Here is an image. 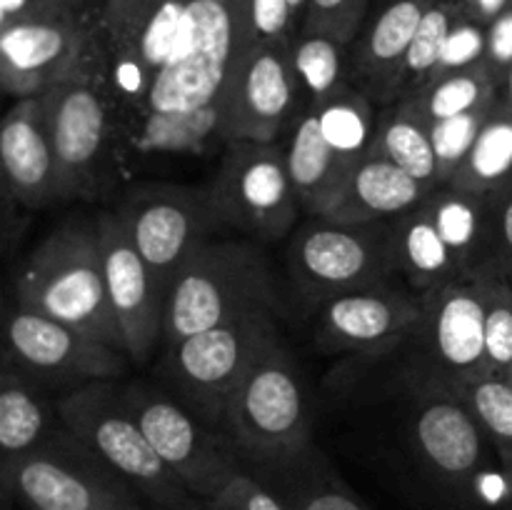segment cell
<instances>
[{
    "instance_id": "8fae6325",
    "label": "cell",
    "mask_w": 512,
    "mask_h": 510,
    "mask_svg": "<svg viewBox=\"0 0 512 510\" xmlns=\"http://www.w3.org/2000/svg\"><path fill=\"white\" fill-rule=\"evenodd\" d=\"M225 158L208 185L223 225L260 240H280L300 215L288 158L280 143H225Z\"/></svg>"
},
{
    "instance_id": "5bb4252c",
    "label": "cell",
    "mask_w": 512,
    "mask_h": 510,
    "mask_svg": "<svg viewBox=\"0 0 512 510\" xmlns=\"http://www.w3.org/2000/svg\"><path fill=\"white\" fill-rule=\"evenodd\" d=\"M485 273H465L420 295L423 318L415 338L423 345L428 375L423 383L460 388L485 375Z\"/></svg>"
},
{
    "instance_id": "ba28073f",
    "label": "cell",
    "mask_w": 512,
    "mask_h": 510,
    "mask_svg": "<svg viewBox=\"0 0 512 510\" xmlns=\"http://www.w3.org/2000/svg\"><path fill=\"white\" fill-rule=\"evenodd\" d=\"M290 273L315 303L383 285L395 273L390 220L335 223L310 215L290 245Z\"/></svg>"
},
{
    "instance_id": "f1b7e54d",
    "label": "cell",
    "mask_w": 512,
    "mask_h": 510,
    "mask_svg": "<svg viewBox=\"0 0 512 510\" xmlns=\"http://www.w3.org/2000/svg\"><path fill=\"white\" fill-rule=\"evenodd\" d=\"M253 475L268 483L290 510H370L313 448L280 468Z\"/></svg>"
},
{
    "instance_id": "6da1fadb",
    "label": "cell",
    "mask_w": 512,
    "mask_h": 510,
    "mask_svg": "<svg viewBox=\"0 0 512 510\" xmlns=\"http://www.w3.org/2000/svg\"><path fill=\"white\" fill-rule=\"evenodd\" d=\"M58 160L60 200L98 198L118 183L125 143L123 110L110 88L100 28L68 70L45 90Z\"/></svg>"
},
{
    "instance_id": "816d5d0a",
    "label": "cell",
    "mask_w": 512,
    "mask_h": 510,
    "mask_svg": "<svg viewBox=\"0 0 512 510\" xmlns=\"http://www.w3.org/2000/svg\"><path fill=\"white\" fill-rule=\"evenodd\" d=\"M505 510H512V500H510V503H508V508H505Z\"/></svg>"
},
{
    "instance_id": "4fadbf2b",
    "label": "cell",
    "mask_w": 512,
    "mask_h": 510,
    "mask_svg": "<svg viewBox=\"0 0 512 510\" xmlns=\"http://www.w3.org/2000/svg\"><path fill=\"white\" fill-rule=\"evenodd\" d=\"M303 98L290 43H250L225 88L223 140L275 143L305 113Z\"/></svg>"
},
{
    "instance_id": "f35d334b",
    "label": "cell",
    "mask_w": 512,
    "mask_h": 510,
    "mask_svg": "<svg viewBox=\"0 0 512 510\" xmlns=\"http://www.w3.org/2000/svg\"><path fill=\"white\" fill-rule=\"evenodd\" d=\"M485 60H488V28L463 13L458 23L453 25V30H450L448 40H445L443 58H440V68L435 78L445 73H455V70L473 68V65L485 63Z\"/></svg>"
},
{
    "instance_id": "8d00e7d4",
    "label": "cell",
    "mask_w": 512,
    "mask_h": 510,
    "mask_svg": "<svg viewBox=\"0 0 512 510\" xmlns=\"http://www.w3.org/2000/svg\"><path fill=\"white\" fill-rule=\"evenodd\" d=\"M512 368V283L488 268L485 273V375Z\"/></svg>"
},
{
    "instance_id": "f5cc1de1",
    "label": "cell",
    "mask_w": 512,
    "mask_h": 510,
    "mask_svg": "<svg viewBox=\"0 0 512 510\" xmlns=\"http://www.w3.org/2000/svg\"><path fill=\"white\" fill-rule=\"evenodd\" d=\"M508 378H510V380H512V368H510V373H508Z\"/></svg>"
},
{
    "instance_id": "603a6c76",
    "label": "cell",
    "mask_w": 512,
    "mask_h": 510,
    "mask_svg": "<svg viewBox=\"0 0 512 510\" xmlns=\"http://www.w3.org/2000/svg\"><path fill=\"white\" fill-rule=\"evenodd\" d=\"M430 185L400 170L390 160L370 153L360 158L350 170L343 190L323 218L335 223H373L393 220L408 210L418 208L430 195Z\"/></svg>"
},
{
    "instance_id": "9a60e30c",
    "label": "cell",
    "mask_w": 512,
    "mask_h": 510,
    "mask_svg": "<svg viewBox=\"0 0 512 510\" xmlns=\"http://www.w3.org/2000/svg\"><path fill=\"white\" fill-rule=\"evenodd\" d=\"M125 403L153 448L198 500H210L243 470L230 440L205 430L185 408L150 390L130 388Z\"/></svg>"
},
{
    "instance_id": "f6af8a7d",
    "label": "cell",
    "mask_w": 512,
    "mask_h": 510,
    "mask_svg": "<svg viewBox=\"0 0 512 510\" xmlns=\"http://www.w3.org/2000/svg\"><path fill=\"white\" fill-rule=\"evenodd\" d=\"M463 3L465 15H470L473 20H478L480 25L488 28L500 13L512 3V0H460Z\"/></svg>"
},
{
    "instance_id": "4316f807",
    "label": "cell",
    "mask_w": 512,
    "mask_h": 510,
    "mask_svg": "<svg viewBox=\"0 0 512 510\" xmlns=\"http://www.w3.org/2000/svg\"><path fill=\"white\" fill-rule=\"evenodd\" d=\"M223 100L190 113H143L125 123V140L140 153H205L223 140Z\"/></svg>"
},
{
    "instance_id": "f546056e",
    "label": "cell",
    "mask_w": 512,
    "mask_h": 510,
    "mask_svg": "<svg viewBox=\"0 0 512 510\" xmlns=\"http://www.w3.org/2000/svg\"><path fill=\"white\" fill-rule=\"evenodd\" d=\"M50 410L38 390L30 385L20 368L5 358L3 383H0V450L3 463L20 458L33 450L53 430Z\"/></svg>"
},
{
    "instance_id": "5b68a950",
    "label": "cell",
    "mask_w": 512,
    "mask_h": 510,
    "mask_svg": "<svg viewBox=\"0 0 512 510\" xmlns=\"http://www.w3.org/2000/svg\"><path fill=\"white\" fill-rule=\"evenodd\" d=\"M248 45V0H190L178 43L143 113H190L223 100Z\"/></svg>"
},
{
    "instance_id": "8992f818",
    "label": "cell",
    "mask_w": 512,
    "mask_h": 510,
    "mask_svg": "<svg viewBox=\"0 0 512 510\" xmlns=\"http://www.w3.org/2000/svg\"><path fill=\"white\" fill-rule=\"evenodd\" d=\"M60 423L83 440L113 473L160 510H190L200 503L165 465L140 428L123 393L90 383L55 405Z\"/></svg>"
},
{
    "instance_id": "d590c367",
    "label": "cell",
    "mask_w": 512,
    "mask_h": 510,
    "mask_svg": "<svg viewBox=\"0 0 512 510\" xmlns=\"http://www.w3.org/2000/svg\"><path fill=\"white\" fill-rule=\"evenodd\" d=\"M453 390H458L473 408L498 453L500 465L512 475V380L505 375H480Z\"/></svg>"
},
{
    "instance_id": "d6a6232c",
    "label": "cell",
    "mask_w": 512,
    "mask_h": 510,
    "mask_svg": "<svg viewBox=\"0 0 512 510\" xmlns=\"http://www.w3.org/2000/svg\"><path fill=\"white\" fill-rule=\"evenodd\" d=\"M463 13L460 0H435L430 5L413 43H410L398 80H395L393 105L405 98H415L433 83L440 68V58H443L445 40Z\"/></svg>"
},
{
    "instance_id": "7402d4cb",
    "label": "cell",
    "mask_w": 512,
    "mask_h": 510,
    "mask_svg": "<svg viewBox=\"0 0 512 510\" xmlns=\"http://www.w3.org/2000/svg\"><path fill=\"white\" fill-rule=\"evenodd\" d=\"M435 0H385L368 28L350 45V78L373 103L393 105L398 80L410 43Z\"/></svg>"
},
{
    "instance_id": "3957f363",
    "label": "cell",
    "mask_w": 512,
    "mask_h": 510,
    "mask_svg": "<svg viewBox=\"0 0 512 510\" xmlns=\"http://www.w3.org/2000/svg\"><path fill=\"white\" fill-rule=\"evenodd\" d=\"M278 288L273 270L250 240H208L188 260L165 305V340L198 335L248 315L275 313Z\"/></svg>"
},
{
    "instance_id": "9c48e42d",
    "label": "cell",
    "mask_w": 512,
    "mask_h": 510,
    "mask_svg": "<svg viewBox=\"0 0 512 510\" xmlns=\"http://www.w3.org/2000/svg\"><path fill=\"white\" fill-rule=\"evenodd\" d=\"M190 0H123L105 8L100 25L105 70L123 110V123L140 115L155 78L178 43Z\"/></svg>"
},
{
    "instance_id": "681fc988",
    "label": "cell",
    "mask_w": 512,
    "mask_h": 510,
    "mask_svg": "<svg viewBox=\"0 0 512 510\" xmlns=\"http://www.w3.org/2000/svg\"><path fill=\"white\" fill-rule=\"evenodd\" d=\"M123 3V0H105V8H113V5Z\"/></svg>"
},
{
    "instance_id": "7bdbcfd3",
    "label": "cell",
    "mask_w": 512,
    "mask_h": 510,
    "mask_svg": "<svg viewBox=\"0 0 512 510\" xmlns=\"http://www.w3.org/2000/svg\"><path fill=\"white\" fill-rule=\"evenodd\" d=\"M298 33L333 35L340 43L353 45L360 25L353 20L350 0H308Z\"/></svg>"
},
{
    "instance_id": "bcb514c9",
    "label": "cell",
    "mask_w": 512,
    "mask_h": 510,
    "mask_svg": "<svg viewBox=\"0 0 512 510\" xmlns=\"http://www.w3.org/2000/svg\"><path fill=\"white\" fill-rule=\"evenodd\" d=\"M373 5V0H350V10H353V20L363 28L365 18H368V10Z\"/></svg>"
},
{
    "instance_id": "484cf974",
    "label": "cell",
    "mask_w": 512,
    "mask_h": 510,
    "mask_svg": "<svg viewBox=\"0 0 512 510\" xmlns=\"http://www.w3.org/2000/svg\"><path fill=\"white\" fill-rule=\"evenodd\" d=\"M390 228H393L395 270L408 278L418 295L433 293L465 275L463 265L440 238L423 203L390 220Z\"/></svg>"
},
{
    "instance_id": "cb8c5ba5",
    "label": "cell",
    "mask_w": 512,
    "mask_h": 510,
    "mask_svg": "<svg viewBox=\"0 0 512 510\" xmlns=\"http://www.w3.org/2000/svg\"><path fill=\"white\" fill-rule=\"evenodd\" d=\"M425 213L430 215L465 273H480L493 268V200L490 193L458 188V185H438L423 200Z\"/></svg>"
},
{
    "instance_id": "e575fe53",
    "label": "cell",
    "mask_w": 512,
    "mask_h": 510,
    "mask_svg": "<svg viewBox=\"0 0 512 510\" xmlns=\"http://www.w3.org/2000/svg\"><path fill=\"white\" fill-rule=\"evenodd\" d=\"M290 55H293V68L308 100V108L323 103L348 83L350 45L340 43L333 35L295 33L290 40Z\"/></svg>"
},
{
    "instance_id": "e0dca14e",
    "label": "cell",
    "mask_w": 512,
    "mask_h": 510,
    "mask_svg": "<svg viewBox=\"0 0 512 510\" xmlns=\"http://www.w3.org/2000/svg\"><path fill=\"white\" fill-rule=\"evenodd\" d=\"M5 340L10 363L60 380H115L128 358L123 350L20 303L8 310Z\"/></svg>"
},
{
    "instance_id": "30bf717a",
    "label": "cell",
    "mask_w": 512,
    "mask_h": 510,
    "mask_svg": "<svg viewBox=\"0 0 512 510\" xmlns=\"http://www.w3.org/2000/svg\"><path fill=\"white\" fill-rule=\"evenodd\" d=\"M115 213L128 228L165 300L180 270L223 225L210 190L185 185L135 188Z\"/></svg>"
},
{
    "instance_id": "7dc6e473",
    "label": "cell",
    "mask_w": 512,
    "mask_h": 510,
    "mask_svg": "<svg viewBox=\"0 0 512 510\" xmlns=\"http://www.w3.org/2000/svg\"><path fill=\"white\" fill-rule=\"evenodd\" d=\"M305 5H308V0H290V10H293V18H295V30H300V25H303Z\"/></svg>"
},
{
    "instance_id": "74e56055",
    "label": "cell",
    "mask_w": 512,
    "mask_h": 510,
    "mask_svg": "<svg viewBox=\"0 0 512 510\" xmlns=\"http://www.w3.org/2000/svg\"><path fill=\"white\" fill-rule=\"evenodd\" d=\"M495 100L490 105H483V108L470 110V113L453 115V118L430 123V138H433L435 158H438L440 185L448 183L455 175V170L465 163V158L473 150L475 140H478L480 130H483L485 120H488L490 110H493Z\"/></svg>"
},
{
    "instance_id": "b9f144b4",
    "label": "cell",
    "mask_w": 512,
    "mask_h": 510,
    "mask_svg": "<svg viewBox=\"0 0 512 510\" xmlns=\"http://www.w3.org/2000/svg\"><path fill=\"white\" fill-rule=\"evenodd\" d=\"M250 43H290L295 30L290 0H248Z\"/></svg>"
},
{
    "instance_id": "60d3db41",
    "label": "cell",
    "mask_w": 512,
    "mask_h": 510,
    "mask_svg": "<svg viewBox=\"0 0 512 510\" xmlns=\"http://www.w3.org/2000/svg\"><path fill=\"white\" fill-rule=\"evenodd\" d=\"M105 0H0V28L20 20L103 15Z\"/></svg>"
},
{
    "instance_id": "f907efd6",
    "label": "cell",
    "mask_w": 512,
    "mask_h": 510,
    "mask_svg": "<svg viewBox=\"0 0 512 510\" xmlns=\"http://www.w3.org/2000/svg\"><path fill=\"white\" fill-rule=\"evenodd\" d=\"M190 510H208V505H205V503H203V500H200V503H198V505H195V508H190Z\"/></svg>"
},
{
    "instance_id": "52a82bcc",
    "label": "cell",
    "mask_w": 512,
    "mask_h": 510,
    "mask_svg": "<svg viewBox=\"0 0 512 510\" xmlns=\"http://www.w3.org/2000/svg\"><path fill=\"white\" fill-rule=\"evenodd\" d=\"M3 488L28 510H143L138 493L63 423L3 463Z\"/></svg>"
},
{
    "instance_id": "7a4b0ae2",
    "label": "cell",
    "mask_w": 512,
    "mask_h": 510,
    "mask_svg": "<svg viewBox=\"0 0 512 510\" xmlns=\"http://www.w3.org/2000/svg\"><path fill=\"white\" fill-rule=\"evenodd\" d=\"M15 300L125 353L105 288L95 218L68 220L28 255L15 275Z\"/></svg>"
},
{
    "instance_id": "2e32d148",
    "label": "cell",
    "mask_w": 512,
    "mask_h": 510,
    "mask_svg": "<svg viewBox=\"0 0 512 510\" xmlns=\"http://www.w3.org/2000/svg\"><path fill=\"white\" fill-rule=\"evenodd\" d=\"M103 253L105 288L115 323L123 335L125 353L135 363H148L155 345L165 338V295L153 273L130 240L128 228L118 213H100L95 218Z\"/></svg>"
},
{
    "instance_id": "1f68e13d",
    "label": "cell",
    "mask_w": 512,
    "mask_h": 510,
    "mask_svg": "<svg viewBox=\"0 0 512 510\" xmlns=\"http://www.w3.org/2000/svg\"><path fill=\"white\" fill-rule=\"evenodd\" d=\"M508 180H512V110L500 93L473 150L448 183L475 193H493Z\"/></svg>"
},
{
    "instance_id": "ac0fdd59",
    "label": "cell",
    "mask_w": 512,
    "mask_h": 510,
    "mask_svg": "<svg viewBox=\"0 0 512 510\" xmlns=\"http://www.w3.org/2000/svg\"><path fill=\"white\" fill-rule=\"evenodd\" d=\"M415 445L430 473L443 485L473 498L480 475L485 473V430L473 408L453 388L423 383L413 415Z\"/></svg>"
},
{
    "instance_id": "ab89813d",
    "label": "cell",
    "mask_w": 512,
    "mask_h": 510,
    "mask_svg": "<svg viewBox=\"0 0 512 510\" xmlns=\"http://www.w3.org/2000/svg\"><path fill=\"white\" fill-rule=\"evenodd\" d=\"M208 510H290V505L268 483L240 470L215 498L205 500Z\"/></svg>"
},
{
    "instance_id": "277c9868",
    "label": "cell",
    "mask_w": 512,
    "mask_h": 510,
    "mask_svg": "<svg viewBox=\"0 0 512 510\" xmlns=\"http://www.w3.org/2000/svg\"><path fill=\"white\" fill-rule=\"evenodd\" d=\"M220 420L250 473L280 468L310 450L308 393L280 340L230 393Z\"/></svg>"
},
{
    "instance_id": "ee69618b",
    "label": "cell",
    "mask_w": 512,
    "mask_h": 510,
    "mask_svg": "<svg viewBox=\"0 0 512 510\" xmlns=\"http://www.w3.org/2000/svg\"><path fill=\"white\" fill-rule=\"evenodd\" d=\"M493 200V268L512 283V180L490 193Z\"/></svg>"
},
{
    "instance_id": "83f0119b",
    "label": "cell",
    "mask_w": 512,
    "mask_h": 510,
    "mask_svg": "<svg viewBox=\"0 0 512 510\" xmlns=\"http://www.w3.org/2000/svg\"><path fill=\"white\" fill-rule=\"evenodd\" d=\"M370 153L390 160L430 188L440 185L438 158H435L433 138H430V120L410 100L388 105V110L378 115V128H375Z\"/></svg>"
},
{
    "instance_id": "4dcf8cb0",
    "label": "cell",
    "mask_w": 512,
    "mask_h": 510,
    "mask_svg": "<svg viewBox=\"0 0 512 510\" xmlns=\"http://www.w3.org/2000/svg\"><path fill=\"white\" fill-rule=\"evenodd\" d=\"M308 110L318 115L320 133L345 163L355 165L368 155L378 128V113L375 103L363 90L355 88L353 83H345L330 98Z\"/></svg>"
},
{
    "instance_id": "d6986e66",
    "label": "cell",
    "mask_w": 512,
    "mask_h": 510,
    "mask_svg": "<svg viewBox=\"0 0 512 510\" xmlns=\"http://www.w3.org/2000/svg\"><path fill=\"white\" fill-rule=\"evenodd\" d=\"M103 15L20 20L0 28V80L5 93L15 100L43 95L98 33Z\"/></svg>"
},
{
    "instance_id": "ffe728a7",
    "label": "cell",
    "mask_w": 512,
    "mask_h": 510,
    "mask_svg": "<svg viewBox=\"0 0 512 510\" xmlns=\"http://www.w3.org/2000/svg\"><path fill=\"white\" fill-rule=\"evenodd\" d=\"M423 298L375 285L320 303L318 338L333 350H385L415 335Z\"/></svg>"
},
{
    "instance_id": "44dd1931",
    "label": "cell",
    "mask_w": 512,
    "mask_h": 510,
    "mask_svg": "<svg viewBox=\"0 0 512 510\" xmlns=\"http://www.w3.org/2000/svg\"><path fill=\"white\" fill-rule=\"evenodd\" d=\"M0 160L15 200L45 208L60 200L58 160L50 138L45 95L15 100L0 130Z\"/></svg>"
},
{
    "instance_id": "d4e9b609",
    "label": "cell",
    "mask_w": 512,
    "mask_h": 510,
    "mask_svg": "<svg viewBox=\"0 0 512 510\" xmlns=\"http://www.w3.org/2000/svg\"><path fill=\"white\" fill-rule=\"evenodd\" d=\"M285 158L295 193L308 215H323L335 203L353 170V165L345 163L323 138L313 110H305L303 118L293 125Z\"/></svg>"
},
{
    "instance_id": "7c38bea8",
    "label": "cell",
    "mask_w": 512,
    "mask_h": 510,
    "mask_svg": "<svg viewBox=\"0 0 512 510\" xmlns=\"http://www.w3.org/2000/svg\"><path fill=\"white\" fill-rule=\"evenodd\" d=\"M278 340L273 313L230 320L173 345L170 373L208 418L220 420L230 393Z\"/></svg>"
},
{
    "instance_id": "c3c4849f",
    "label": "cell",
    "mask_w": 512,
    "mask_h": 510,
    "mask_svg": "<svg viewBox=\"0 0 512 510\" xmlns=\"http://www.w3.org/2000/svg\"><path fill=\"white\" fill-rule=\"evenodd\" d=\"M503 98H505V103H508V108L512 110V70L505 75V80H503Z\"/></svg>"
},
{
    "instance_id": "836d02e7",
    "label": "cell",
    "mask_w": 512,
    "mask_h": 510,
    "mask_svg": "<svg viewBox=\"0 0 512 510\" xmlns=\"http://www.w3.org/2000/svg\"><path fill=\"white\" fill-rule=\"evenodd\" d=\"M500 93H503V80L495 75V70L485 60L473 68L440 75L423 93L405 100H410L430 123H435V120L453 118V115H463L490 105Z\"/></svg>"
}]
</instances>
